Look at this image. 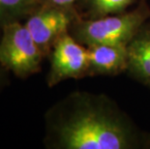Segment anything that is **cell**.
Instances as JSON below:
<instances>
[{
    "mask_svg": "<svg viewBox=\"0 0 150 149\" xmlns=\"http://www.w3.org/2000/svg\"><path fill=\"white\" fill-rule=\"evenodd\" d=\"M46 55L22 21L3 26L0 34V65L24 80L39 73Z\"/></svg>",
    "mask_w": 150,
    "mask_h": 149,
    "instance_id": "3",
    "label": "cell"
},
{
    "mask_svg": "<svg viewBox=\"0 0 150 149\" xmlns=\"http://www.w3.org/2000/svg\"><path fill=\"white\" fill-rule=\"evenodd\" d=\"M81 17L79 11L50 5H41L24 20L25 26L44 54L47 57L56 41L70 32Z\"/></svg>",
    "mask_w": 150,
    "mask_h": 149,
    "instance_id": "5",
    "label": "cell"
},
{
    "mask_svg": "<svg viewBox=\"0 0 150 149\" xmlns=\"http://www.w3.org/2000/svg\"><path fill=\"white\" fill-rule=\"evenodd\" d=\"M10 73L0 65V93L10 83Z\"/></svg>",
    "mask_w": 150,
    "mask_h": 149,
    "instance_id": "11",
    "label": "cell"
},
{
    "mask_svg": "<svg viewBox=\"0 0 150 149\" xmlns=\"http://www.w3.org/2000/svg\"><path fill=\"white\" fill-rule=\"evenodd\" d=\"M41 6L40 0H0V30L16 21H23Z\"/></svg>",
    "mask_w": 150,
    "mask_h": 149,
    "instance_id": "8",
    "label": "cell"
},
{
    "mask_svg": "<svg viewBox=\"0 0 150 149\" xmlns=\"http://www.w3.org/2000/svg\"><path fill=\"white\" fill-rule=\"evenodd\" d=\"M149 18L150 9L146 5L130 12L98 18L79 17L72 25L70 33L85 47L95 44L128 45Z\"/></svg>",
    "mask_w": 150,
    "mask_h": 149,
    "instance_id": "2",
    "label": "cell"
},
{
    "mask_svg": "<svg viewBox=\"0 0 150 149\" xmlns=\"http://www.w3.org/2000/svg\"><path fill=\"white\" fill-rule=\"evenodd\" d=\"M128 71L150 86V25H143L127 45Z\"/></svg>",
    "mask_w": 150,
    "mask_h": 149,
    "instance_id": "7",
    "label": "cell"
},
{
    "mask_svg": "<svg viewBox=\"0 0 150 149\" xmlns=\"http://www.w3.org/2000/svg\"><path fill=\"white\" fill-rule=\"evenodd\" d=\"M50 71L47 76L49 87L67 80H78L88 76L87 47L68 32L60 37L47 55Z\"/></svg>",
    "mask_w": 150,
    "mask_h": 149,
    "instance_id": "4",
    "label": "cell"
},
{
    "mask_svg": "<svg viewBox=\"0 0 150 149\" xmlns=\"http://www.w3.org/2000/svg\"><path fill=\"white\" fill-rule=\"evenodd\" d=\"M135 0H81L79 7L84 10L87 18L124 12Z\"/></svg>",
    "mask_w": 150,
    "mask_h": 149,
    "instance_id": "9",
    "label": "cell"
},
{
    "mask_svg": "<svg viewBox=\"0 0 150 149\" xmlns=\"http://www.w3.org/2000/svg\"><path fill=\"white\" fill-rule=\"evenodd\" d=\"M87 52L88 76H115L128 70L127 45L95 44Z\"/></svg>",
    "mask_w": 150,
    "mask_h": 149,
    "instance_id": "6",
    "label": "cell"
},
{
    "mask_svg": "<svg viewBox=\"0 0 150 149\" xmlns=\"http://www.w3.org/2000/svg\"><path fill=\"white\" fill-rule=\"evenodd\" d=\"M41 5H50L55 7L78 11L81 0H40Z\"/></svg>",
    "mask_w": 150,
    "mask_h": 149,
    "instance_id": "10",
    "label": "cell"
},
{
    "mask_svg": "<svg viewBox=\"0 0 150 149\" xmlns=\"http://www.w3.org/2000/svg\"><path fill=\"white\" fill-rule=\"evenodd\" d=\"M50 149H131L140 144L135 125L105 95L74 92L45 115Z\"/></svg>",
    "mask_w": 150,
    "mask_h": 149,
    "instance_id": "1",
    "label": "cell"
},
{
    "mask_svg": "<svg viewBox=\"0 0 150 149\" xmlns=\"http://www.w3.org/2000/svg\"><path fill=\"white\" fill-rule=\"evenodd\" d=\"M0 34H1V30H0Z\"/></svg>",
    "mask_w": 150,
    "mask_h": 149,
    "instance_id": "12",
    "label": "cell"
}]
</instances>
